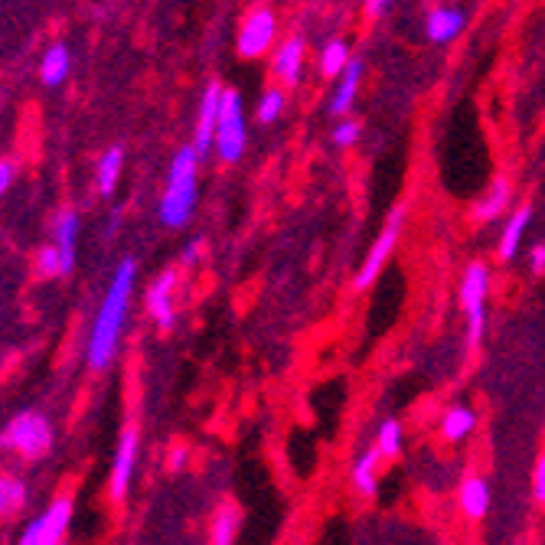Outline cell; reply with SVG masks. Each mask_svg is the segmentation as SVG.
I'll return each instance as SVG.
<instances>
[{
    "label": "cell",
    "mask_w": 545,
    "mask_h": 545,
    "mask_svg": "<svg viewBox=\"0 0 545 545\" xmlns=\"http://www.w3.org/2000/svg\"><path fill=\"white\" fill-rule=\"evenodd\" d=\"M510 200H513L510 183H506V177H497V180H493L490 193L483 196V200L477 203L474 219H477V222H490V219H497L500 213H506V209H510Z\"/></svg>",
    "instance_id": "21"
},
{
    "label": "cell",
    "mask_w": 545,
    "mask_h": 545,
    "mask_svg": "<svg viewBox=\"0 0 545 545\" xmlns=\"http://www.w3.org/2000/svg\"><path fill=\"white\" fill-rule=\"evenodd\" d=\"M196 170H200V151L190 147H180L173 154L170 164V177H167V190L160 196L157 216L167 229H183L193 216L196 206Z\"/></svg>",
    "instance_id": "2"
},
{
    "label": "cell",
    "mask_w": 545,
    "mask_h": 545,
    "mask_svg": "<svg viewBox=\"0 0 545 545\" xmlns=\"http://www.w3.org/2000/svg\"><path fill=\"white\" fill-rule=\"evenodd\" d=\"M235 529H239V510L232 503H222L213 516L209 539H213V545H235Z\"/></svg>",
    "instance_id": "24"
},
{
    "label": "cell",
    "mask_w": 545,
    "mask_h": 545,
    "mask_svg": "<svg viewBox=\"0 0 545 545\" xmlns=\"http://www.w3.org/2000/svg\"><path fill=\"white\" fill-rule=\"evenodd\" d=\"M304 40L301 36H291L275 49V76L284 85H297L301 82V72H304Z\"/></svg>",
    "instance_id": "13"
},
{
    "label": "cell",
    "mask_w": 545,
    "mask_h": 545,
    "mask_svg": "<svg viewBox=\"0 0 545 545\" xmlns=\"http://www.w3.org/2000/svg\"><path fill=\"white\" fill-rule=\"evenodd\" d=\"M134 281H138V262H134V258H125V262L118 265L115 278H111L102 304H98V314L92 320L85 363H89V369H95V373L108 369L111 359H115V353H118V340H121V330H125V320H128Z\"/></svg>",
    "instance_id": "1"
},
{
    "label": "cell",
    "mask_w": 545,
    "mask_h": 545,
    "mask_svg": "<svg viewBox=\"0 0 545 545\" xmlns=\"http://www.w3.org/2000/svg\"><path fill=\"white\" fill-rule=\"evenodd\" d=\"M284 105H288V98H284L281 89H268L262 98H258L255 105V118L262 121V125H271V121H278L284 115Z\"/></svg>",
    "instance_id": "27"
},
{
    "label": "cell",
    "mask_w": 545,
    "mask_h": 545,
    "mask_svg": "<svg viewBox=\"0 0 545 545\" xmlns=\"http://www.w3.org/2000/svg\"><path fill=\"white\" fill-rule=\"evenodd\" d=\"M76 242H79V213L66 209L56 219V249L63 255V275H72L76 268Z\"/></svg>",
    "instance_id": "14"
},
{
    "label": "cell",
    "mask_w": 545,
    "mask_h": 545,
    "mask_svg": "<svg viewBox=\"0 0 545 545\" xmlns=\"http://www.w3.org/2000/svg\"><path fill=\"white\" fill-rule=\"evenodd\" d=\"M464 30V14L454 7H438L428 14V40L431 43H451Z\"/></svg>",
    "instance_id": "19"
},
{
    "label": "cell",
    "mask_w": 545,
    "mask_h": 545,
    "mask_svg": "<svg viewBox=\"0 0 545 545\" xmlns=\"http://www.w3.org/2000/svg\"><path fill=\"white\" fill-rule=\"evenodd\" d=\"M53 421L36 408H23L4 431V448L17 451L23 461H43V457L53 451Z\"/></svg>",
    "instance_id": "3"
},
{
    "label": "cell",
    "mask_w": 545,
    "mask_h": 545,
    "mask_svg": "<svg viewBox=\"0 0 545 545\" xmlns=\"http://www.w3.org/2000/svg\"><path fill=\"white\" fill-rule=\"evenodd\" d=\"M477 428V415L464 405H454L441 415V435L444 441H464Z\"/></svg>",
    "instance_id": "22"
},
{
    "label": "cell",
    "mask_w": 545,
    "mask_h": 545,
    "mask_svg": "<svg viewBox=\"0 0 545 545\" xmlns=\"http://www.w3.org/2000/svg\"><path fill=\"white\" fill-rule=\"evenodd\" d=\"M118 222H121V216L115 213V216H111V222H108V235H115V232H118Z\"/></svg>",
    "instance_id": "36"
},
{
    "label": "cell",
    "mask_w": 545,
    "mask_h": 545,
    "mask_svg": "<svg viewBox=\"0 0 545 545\" xmlns=\"http://www.w3.org/2000/svg\"><path fill=\"white\" fill-rule=\"evenodd\" d=\"M359 134H363V125H359L356 118L340 121V125L333 128V144H337V147H353L359 141Z\"/></svg>",
    "instance_id": "29"
},
{
    "label": "cell",
    "mask_w": 545,
    "mask_h": 545,
    "mask_svg": "<svg viewBox=\"0 0 545 545\" xmlns=\"http://www.w3.org/2000/svg\"><path fill=\"white\" fill-rule=\"evenodd\" d=\"M532 497L539 506H545V454H539L536 467H532Z\"/></svg>",
    "instance_id": "30"
},
{
    "label": "cell",
    "mask_w": 545,
    "mask_h": 545,
    "mask_svg": "<svg viewBox=\"0 0 545 545\" xmlns=\"http://www.w3.org/2000/svg\"><path fill=\"white\" fill-rule=\"evenodd\" d=\"M27 500H30V487L20 477L7 474L0 480V510H4V516H14L17 510H23Z\"/></svg>",
    "instance_id": "25"
},
{
    "label": "cell",
    "mask_w": 545,
    "mask_h": 545,
    "mask_svg": "<svg viewBox=\"0 0 545 545\" xmlns=\"http://www.w3.org/2000/svg\"><path fill=\"white\" fill-rule=\"evenodd\" d=\"M405 216H408L405 206H395L392 213H389L386 226H382V232H379V239L373 242V249H369V255L363 258V265H359L356 278H353V288L356 291H366L369 284L379 278V271L386 268V262H389L392 252H395V245H399V235L405 229Z\"/></svg>",
    "instance_id": "7"
},
{
    "label": "cell",
    "mask_w": 545,
    "mask_h": 545,
    "mask_svg": "<svg viewBox=\"0 0 545 545\" xmlns=\"http://www.w3.org/2000/svg\"><path fill=\"white\" fill-rule=\"evenodd\" d=\"M183 461H187V448H177V451H173V467H183Z\"/></svg>",
    "instance_id": "35"
},
{
    "label": "cell",
    "mask_w": 545,
    "mask_h": 545,
    "mask_svg": "<svg viewBox=\"0 0 545 545\" xmlns=\"http://www.w3.org/2000/svg\"><path fill=\"white\" fill-rule=\"evenodd\" d=\"M376 448H379L382 457H386V461L399 457V451H402V425L395 418L382 421V428H379V435H376Z\"/></svg>",
    "instance_id": "26"
},
{
    "label": "cell",
    "mask_w": 545,
    "mask_h": 545,
    "mask_svg": "<svg viewBox=\"0 0 545 545\" xmlns=\"http://www.w3.org/2000/svg\"><path fill=\"white\" fill-rule=\"evenodd\" d=\"M222 85L213 82L209 89L203 92V102H200V115H196V131H193V147L203 154H209V147H216V128H219V108H222Z\"/></svg>",
    "instance_id": "11"
},
{
    "label": "cell",
    "mask_w": 545,
    "mask_h": 545,
    "mask_svg": "<svg viewBox=\"0 0 545 545\" xmlns=\"http://www.w3.org/2000/svg\"><path fill=\"white\" fill-rule=\"evenodd\" d=\"M363 59L353 56V63L346 66V72L340 76L337 82V92H333V102H330V111L333 115H346V111L353 108L356 102V95H359V82H363Z\"/></svg>",
    "instance_id": "16"
},
{
    "label": "cell",
    "mask_w": 545,
    "mask_h": 545,
    "mask_svg": "<svg viewBox=\"0 0 545 545\" xmlns=\"http://www.w3.org/2000/svg\"><path fill=\"white\" fill-rule=\"evenodd\" d=\"M200 252H203V242H193V245H187V249H183V265H193L196 258H200Z\"/></svg>",
    "instance_id": "34"
},
{
    "label": "cell",
    "mask_w": 545,
    "mask_h": 545,
    "mask_svg": "<svg viewBox=\"0 0 545 545\" xmlns=\"http://www.w3.org/2000/svg\"><path fill=\"white\" fill-rule=\"evenodd\" d=\"M72 510H76L72 497H56L43 513H36L30 523L23 526L17 545H63L66 532L72 526Z\"/></svg>",
    "instance_id": "6"
},
{
    "label": "cell",
    "mask_w": 545,
    "mask_h": 545,
    "mask_svg": "<svg viewBox=\"0 0 545 545\" xmlns=\"http://www.w3.org/2000/svg\"><path fill=\"white\" fill-rule=\"evenodd\" d=\"M138 428H125V435L118 441V451H115V461H111V477H108V493L115 503H125L128 490H131V477H134V467H138Z\"/></svg>",
    "instance_id": "9"
},
{
    "label": "cell",
    "mask_w": 545,
    "mask_h": 545,
    "mask_svg": "<svg viewBox=\"0 0 545 545\" xmlns=\"http://www.w3.org/2000/svg\"><path fill=\"white\" fill-rule=\"evenodd\" d=\"M245 111H242V95L235 89L222 92V108H219V128H216V154L226 164H235L245 154Z\"/></svg>",
    "instance_id": "5"
},
{
    "label": "cell",
    "mask_w": 545,
    "mask_h": 545,
    "mask_svg": "<svg viewBox=\"0 0 545 545\" xmlns=\"http://www.w3.org/2000/svg\"><path fill=\"white\" fill-rule=\"evenodd\" d=\"M275 36H278V17L268 7H255L239 27V53L245 59L262 56L275 43Z\"/></svg>",
    "instance_id": "8"
},
{
    "label": "cell",
    "mask_w": 545,
    "mask_h": 545,
    "mask_svg": "<svg viewBox=\"0 0 545 545\" xmlns=\"http://www.w3.org/2000/svg\"><path fill=\"white\" fill-rule=\"evenodd\" d=\"M177 268H167L151 281V291H147L144 304L151 317L157 320L160 330H170L173 320H177Z\"/></svg>",
    "instance_id": "10"
},
{
    "label": "cell",
    "mask_w": 545,
    "mask_h": 545,
    "mask_svg": "<svg viewBox=\"0 0 545 545\" xmlns=\"http://www.w3.org/2000/svg\"><path fill=\"white\" fill-rule=\"evenodd\" d=\"M125 170V147H108V151L98 157V167H95V187L102 196H111L118 187V177Z\"/></svg>",
    "instance_id": "18"
},
{
    "label": "cell",
    "mask_w": 545,
    "mask_h": 545,
    "mask_svg": "<svg viewBox=\"0 0 545 545\" xmlns=\"http://www.w3.org/2000/svg\"><path fill=\"white\" fill-rule=\"evenodd\" d=\"M529 268H532V275H545V242L532 245V252H529Z\"/></svg>",
    "instance_id": "32"
},
{
    "label": "cell",
    "mask_w": 545,
    "mask_h": 545,
    "mask_svg": "<svg viewBox=\"0 0 545 545\" xmlns=\"http://www.w3.org/2000/svg\"><path fill=\"white\" fill-rule=\"evenodd\" d=\"M14 173H17L14 160H10V157L0 160V193H7L10 187H14Z\"/></svg>",
    "instance_id": "31"
},
{
    "label": "cell",
    "mask_w": 545,
    "mask_h": 545,
    "mask_svg": "<svg viewBox=\"0 0 545 545\" xmlns=\"http://www.w3.org/2000/svg\"><path fill=\"white\" fill-rule=\"evenodd\" d=\"M487 294H490V268L474 262L464 268L461 278V307L467 314V343L477 346L487 330Z\"/></svg>",
    "instance_id": "4"
},
{
    "label": "cell",
    "mask_w": 545,
    "mask_h": 545,
    "mask_svg": "<svg viewBox=\"0 0 545 545\" xmlns=\"http://www.w3.org/2000/svg\"><path fill=\"white\" fill-rule=\"evenodd\" d=\"M529 219H532V209H529V206H519L516 213L510 216V222L503 226L500 242H497L500 262H513V258H516L519 242H523V235H526V229H529Z\"/></svg>",
    "instance_id": "17"
},
{
    "label": "cell",
    "mask_w": 545,
    "mask_h": 545,
    "mask_svg": "<svg viewBox=\"0 0 545 545\" xmlns=\"http://www.w3.org/2000/svg\"><path fill=\"white\" fill-rule=\"evenodd\" d=\"M36 271H40L43 278H59V275H63V255H59L56 242L36 252Z\"/></svg>",
    "instance_id": "28"
},
{
    "label": "cell",
    "mask_w": 545,
    "mask_h": 545,
    "mask_svg": "<svg viewBox=\"0 0 545 545\" xmlns=\"http://www.w3.org/2000/svg\"><path fill=\"white\" fill-rule=\"evenodd\" d=\"M382 461H386V457L379 454L376 444L356 457V464H353V487H356L359 497H376V490H379V464Z\"/></svg>",
    "instance_id": "15"
},
{
    "label": "cell",
    "mask_w": 545,
    "mask_h": 545,
    "mask_svg": "<svg viewBox=\"0 0 545 545\" xmlns=\"http://www.w3.org/2000/svg\"><path fill=\"white\" fill-rule=\"evenodd\" d=\"M350 63H353L350 46H346L343 40H330L324 49H320V76L324 79H340Z\"/></svg>",
    "instance_id": "23"
},
{
    "label": "cell",
    "mask_w": 545,
    "mask_h": 545,
    "mask_svg": "<svg viewBox=\"0 0 545 545\" xmlns=\"http://www.w3.org/2000/svg\"><path fill=\"white\" fill-rule=\"evenodd\" d=\"M69 72H72V53H69V49L63 43L49 46L46 56H43V63H40V79H43V85L56 89V85H63L69 79Z\"/></svg>",
    "instance_id": "20"
},
{
    "label": "cell",
    "mask_w": 545,
    "mask_h": 545,
    "mask_svg": "<svg viewBox=\"0 0 545 545\" xmlns=\"http://www.w3.org/2000/svg\"><path fill=\"white\" fill-rule=\"evenodd\" d=\"M386 10H389V0H366V14L373 20L386 14Z\"/></svg>",
    "instance_id": "33"
},
{
    "label": "cell",
    "mask_w": 545,
    "mask_h": 545,
    "mask_svg": "<svg viewBox=\"0 0 545 545\" xmlns=\"http://www.w3.org/2000/svg\"><path fill=\"white\" fill-rule=\"evenodd\" d=\"M490 503H493V493H490L487 477L470 474L461 480V487H457V506H461V513L467 519H483L490 513Z\"/></svg>",
    "instance_id": "12"
}]
</instances>
